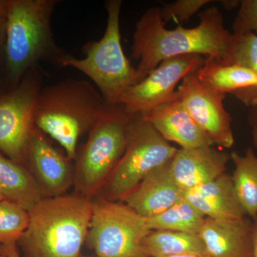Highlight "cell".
Masks as SVG:
<instances>
[{"label":"cell","instance_id":"cell-16","mask_svg":"<svg viewBox=\"0 0 257 257\" xmlns=\"http://www.w3.org/2000/svg\"><path fill=\"white\" fill-rule=\"evenodd\" d=\"M184 199L206 217L216 220L237 221L246 214L236 196L232 177L227 174L186 191Z\"/></svg>","mask_w":257,"mask_h":257},{"label":"cell","instance_id":"cell-25","mask_svg":"<svg viewBox=\"0 0 257 257\" xmlns=\"http://www.w3.org/2000/svg\"><path fill=\"white\" fill-rule=\"evenodd\" d=\"M211 3V0H177L167 3L160 8L161 18L166 23L172 20L178 23H187L193 15Z\"/></svg>","mask_w":257,"mask_h":257},{"label":"cell","instance_id":"cell-19","mask_svg":"<svg viewBox=\"0 0 257 257\" xmlns=\"http://www.w3.org/2000/svg\"><path fill=\"white\" fill-rule=\"evenodd\" d=\"M197 74L204 85L222 94L257 87V74L237 64H221L206 59Z\"/></svg>","mask_w":257,"mask_h":257},{"label":"cell","instance_id":"cell-12","mask_svg":"<svg viewBox=\"0 0 257 257\" xmlns=\"http://www.w3.org/2000/svg\"><path fill=\"white\" fill-rule=\"evenodd\" d=\"M166 141L178 144L182 149L214 146L198 126L177 96L144 114H140Z\"/></svg>","mask_w":257,"mask_h":257},{"label":"cell","instance_id":"cell-4","mask_svg":"<svg viewBox=\"0 0 257 257\" xmlns=\"http://www.w3.org/2000/svg\"><path fill=\"white\" fill-rule=\"evenodd\" d=\"M106 104L92 83L69 77L42 87L35 107V125L73 160L79 138L95 124Z\"/></svg>","mask_w":257,"mask_h":257},{"label":"cell","instance_id":"cell-1","mask_svg":"<svg viewBox=\"0 0 257 257\" xmlns=\"http://www.w3.org/2000/svg\"><path fill=\"white\" fill-rule=\"evenodd\" d=\"M195 28L179 26L166 28L160 8H150L135 25L132 57L138 61V70L143 79L167 59L180 55H197L207 60L225 64L233 35L224 25L219 8H207L199 14Z\"/></svg>","mask_w":257,"mask_h":257},{"label":"cell","instance_id":"cell-11","mask_svg":"<svg viewBox=\"0 0 257 257\" xmlns=\"http://www.w3.org/2000/svg\"><path fill=\"white\" fill-rule=\"evenodd\" d=\"M177 96L213 145L227 149L233 146L231 118L224 106L226 94L206 87L194 72L182 79Z\"/></svg>","mask_w":257,"mask_h":257},{"label":"cell","instance_id":"cell-32","mask_svg":"<svg viewBox=\"0 0 257 257\" xmlns=\"http://www.w3.org/2000/svg\"><path fill=\"white\" fill-rule=\"evenodd\" d=\"M221 3L226 10H231L233 8H237L240 5V1H234V0L233 1H229V0L221 1Z\"/></svg>","mask_w":257,"mask_h":257},{"label":"cell","instance_id":"cell-15","mask_svg":"<svg viewBox=\"0 0 257 257\" xmlns=\"http://www.w3.org/2000/svg\"><path fill=\"white\" fill-rule=\"evenodd\" d=\"M253 223L216 220L206 217L199 236L210 257H253Z\"/></svg>","mask_w":257,"mask_h":257},{"label":"cell","instance_id":"cell-3","mask_svg":"<svg viewBox=\"0 0 257 257\" xmlns=\"http://www.w3.org/2000/svg\"><path fill=\"white\" fill-rule=\"evenodd\" d=\"M93 204L78 196L42 199L29 212L18 240L24 257H82L92 219Z\"/></svg>","mask_w":257,"mask_h":257},{"label":"cell","instance_id":"cell-21","mask_svg":"<svg viewBox=\"0 0 257 257\" xmlns=\"http://www.w3.org/2000/svg\"><path fill=\"white\" fill-rule=\"evenodd\" d=\"M234 165L232 177L236 196L246 214L257 217V157L252 149L246 150L244 155L236 152L230 155Z\"/></svg>","mask_w":257,"mask_h":257},{"label":"cell","instance_id":"cell-7","mask_svg":"<svg viewBox=\"0 0 257 257\" xmlns=\"http://www.w3.org/2000/svg\"><path fill=\"white\" fill-rule=\"evenodd\" d=\"M177 151L141 114L133 115L126 149L111 173L110 194L126 197L152 170L170 162Z\"/></svg>","mask_w":257,"mask_h":257},{"label":"cell","instance_id":"cell-20","mask_svg":"<svg viewBox=\"0 0 257 257\" xmlns=\"http://www.w3.org/2000/svg\"><path fill=\"white\" fill-rule=\"evenodd\" d=\"M147 257H170L184 254L207 255L199 234L169 230L152 231L143 241Z\"/></svg>","mask_w":257,"mask_h":257},{"label":"cell","instance_id":"cell-5","mask_svg":"<svg viewBox=\"0 0 257 257\" xmlns=\"http://www.w3.org/2000/svg\"><path fill=\"white\" fill-rule=\"evenodd\" d=\"M104 5L107 19L103 37L84 45V58L67 55L60 67H72L85 74L95 84L106 104L116 105L123 94L143 79L126 58L121 45L120 16L122 2L108 0Z\"/></svg>","mask_w":257,"mask_h":257},{"label":"cell","instance_id":"cell-35","mask_svg":"<svg viewBox=\"0 0 257 257\" xmlns=\"http://www.w3.org/2000/svg\"><path fill=\"white\" fill-rule=\"evenodd\" d=\"M6 89H5V83L3 82V81L0 78V95L6 92Z\"/></svg>","mask_w":257,"mask_h":257},{"label":"cell","instance_id":"cell-2","mask_svg":"<svg viewBox=\"0 0 257 257\" xmlns=\"http://www.w3.org/2000/svg\"><path fill=\"white\" fill-rule=\"evenodd\" d=\"M58 3L8 0L4 67L10 89L42 62L60 66L67 55L56 43L52 33V15Z\"/></svg>","mask_w":257,"mask_h":257},{"label":"cell","instance_id":"cell-22","mask_svg":"<svg viewBox=\"0 0 257 257\" xmlns=\"http://www.w3.org/2000/svg\"><path fill=\"white\" fill-rule=\"evenodd\" d=\"M206 216L185 199L158 215L147 218L152 231L169 230L199 234Z\"/></svg>","mask_w":257,"mask_h":257},{"label":"cell","instance_id":"cell-26","mask_svg":"<svg viewBox=\"0 0 257 257\" xmlns=\"http://www.w3.org/2000/svg\"><path fill=\"white\" fill-rule=\"evenodd\" d=\"M233 35L257 34V0H241L232 25Z\"/></svg>","mask_w":257,"mask_h":257},{"label":"cell","instance_id":"cell-17","mask_svg":"<svg viewBox=\"0 0 257 257\" xmlns=\"http://www.w3.org/2000/svg\"><path fill=\"white\" fill-rule=\"evenodd\" d=\"M25 160L29 161L42 185L52 194L59 196L69 187L70 160L59 152L36 126L29 140Z\"/></svg>","mask_w":257,"mask_h":257},{"label":"cell","instance_id":"cell-23","mask_svg":"<svg viewBox=\"0 0 257 257\" xmlns=\"http://www.w3.org/2000/svg\"><path fill=\"white\" fill-rule=\"evenodd\" d=\"M30 220L28 211L17 203L0 200V243L18 242Z\"/></svg>","mask_w":257,"mask_h":257},{"label":"cell","instance_id":"cell-38","mask_svg":"<svg viewBox=\"0 0 257 257\" xmlns=\"http://www.w3.org/2000/svg\"><path fill=\"white\" fill-rule=\"evenodd\" d=\"M82 257H97V256H82Z\"/></svg>","mask_w":257,"mask_h":257},{"label":"cell","instance_id":"cell-14","mask_svg":"<svg viewBox=\"0 0 257 257\" xmlns=\"http://www.w3.org/2000/svg\"><path fill=\"white\" fill-rule=\"evenodd\" d=\"M170 162L152 170L125 197L128 207L146 218L153 217L180 202L185 192L171 175Z\"/></svg>","mask_w":257,"mask_h":257},{"label":"cell","instance_id":"cell-27","mask_svg":"<svg viewBox=\"0 0 257 257\" xmlns=\"http://www.w3.org/2000/svg\"><path fill=\"white\" fill-rule=\"evenodd\" d=\"M5 42H6V18H0V65L5 62Z\"/></svg>","mask_w":257,"mask_h":257},{"label":"cell","instance_id":"cell-9","mask_svg":"<svg viewBox=\"0 0 257 257\" xmlns=\"http://www.w3.org/2000/svg\"><path fill=\"white\" fill-rule=\"evenodd\" d=\"M45 72L40 66L29 71L17 87L0 95V152L20 163L35 128L37 98Z\"/></svg>","mask_w":257,"mask_h":257},{"label":"cell","instance_id":"cell-29","mask_svg":"<svg viewBox=\"0 0 257 257\" xmlns=\"http://www.w3.org/2000/svg\"><path fill=\"white\" fill-rule=\"evenodd\" d=\"M248 124L253 130H257V105L251 107L247 117Z\"/></svg>","mask_w":257,"mask_h":257},{"label":"cell","instance_id":"cell-13","mask_svg":"<svg viewBox=\"0 0 257 257\" xmlns=\"http://www.w3.org/2000/svg\"><path fill=\"white\" fill-rule=\"evenodd\" d=\"M230 156L213 146L180 149L171 160L172 178L184 192L224 175Z\"/></svg>","mask_w":257,"mask_h":257},{"label":"cell","instance_id":"cell-8","mask_svg":"<svg viewBox=\"0 0 257 257\" xmlns=\"http://www.w3.org/2000/svg\"><path fill=\"white\" fill-rule=\"evenodd\" d=\"M132 116L119 104H106L91 128L77 163L83 187L95 188L114 170L126 149Z\"/></svg>","mask_w":257,"mask_h":257},{"label":"cell","instance_id":"cell-37","mask_svg":"<svg viewBox=\"0 0 257 257\" xmlns=\"http://www.w3.org/2000/svg\"><path fill=\"white\" fill-rule=\"evenodd\" d=\"M0 257H5V256H3V254H1V253H0Z\"/></svg>","mask_w":257,"mask_h":257},{"label":"cell","instance_id":"cell-34","mask_svg":"<svg viewBox=\"0 0 257 257\" xmlns=\"http://www.w3.org/2000/svg\"><path fill=\"white\" fill-rule=\"evenodd\" d=\"M170 257H210L208 255H199V254H184L180 255V256H175Z\"/></svg>","mask_w":257,"mask_h":257},{"label":"cell","instance_id":"cell-18","mask_svg":"<svg viewBox=\"0 0 257 257\" xmlns=\"http://www.w3.org/2000/svg\"><path fill=\"white\" fill-rule=\"evenodd\" d=\"M0 192L5 199L30 211L42 199L40 188L18 162L0 153Z\"/></svg>","mask_w":257,"mask_h":257},{"label":"cell","instance_id":"cell-6","mask_svg":"<svg viewBox=\"0 0 257 257\" xmlns=\"http://www.w3.org/2000/svg\"><path fill=\"white\" fill-rule=\"evenodd\" d=\"M151 231L147 218L127 205L99 201L86 241L97 257H147L143 244Z\"/></svg>","mask_w":257,"mask_h":257},{"label":"cell","instance_id":"cell-10","mask_svg":"<svg viewBox=\"0 0 257 257\" xmlns=\"http://www.w3.org/2000/svg\"><path fill=\"white\" fill-rule=\"evenodd\" d=\"M206 62L197 55L177 56L161 62L141 82L123 94L119 101L128 114H144L176 97L177 85L189 74L197 72Z\"/></svg>","mask_w":257,"mask_h":257},{"label":"cell","instance_id":"cell-33","mask_svg":"<svg viewBox=\"0 0 257 257\" xmlns=\"http://www.w3.org/2000/svg\"><path fill=\"white\" fill-rule=\"evenodd\" d=\"M252 140L254 147L257 148V130L252 128Z\"/></svg>","mask_w":257,"mask_h":257},{"label":"cell","instance_id":"cell-30","mask_svg":"<svg viewBox=\"0 0 257 257\" xmlns=\"http://www.w3.org/2000/svg\"><path fill=\"white\" fill-rule=\"evenodd\" d=\"M252 239L253 257H257V217L253 223Z\"/></svg>","mask_w":257,"mask_h":257},{"label":"cell","instance_id":"cell-28","mask_svg":"<svg viewBox=\"0 0 257 257\" xmlns=\"http://www.w3.org/2000/svg\"><path fill=\"white\" fill-rule=\"evenodd\" d=\"M0 253L5 257H21L17 246V242L2 245Z\"/></svg>","mask_w":257,"mask_h":257},{"label":"cell","instance_id":"cell-24","mask_svg":"<svg viewBox=\"0 0 257 257\" xmlns=\"http://www.w3.org/2000/svg\"><path fill=\"white\" fill-rule=\"evenodd\" d=\"M225 64H237L257 74V35H233L229 55Z\"/></svg>","mask_w":257,"mask_h":257},{"label":"cell","instance_id":"cell-36","mask_svg":"<svg viewBox=\"0 0 257 257\" xmlns=\"http://www.w3.org/2000/svg\"><path fill=\"white\" fill-rule=\"evenodd\" d=\"M3 199H5L4 196L3 195L1 192H0V200H3Z\"/></svg>","mask_w":257,"mask_h":257},{"label":"cell","instance_id":"cell-31","mask_svg":"<svg viewBox=\"0 0 257 257\" xmlns=\"http://www.w3.org/2000/svg\"><path fill=\"white\" fill-rule=\"evenodd\" d=\"M8 8V0H0V18H6Z\"/></svg>","mask_w":257,"mask_h":257}]
</instances>
